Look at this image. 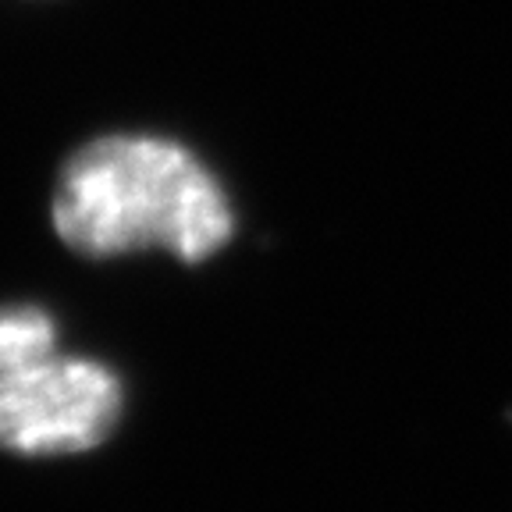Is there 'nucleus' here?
<instances>
[{
  "instance_id": "nucleus-1",
  "label": "nucleus",
  "mask_w": 512,
  "mask_h": 512,
  "mask_svg": "<svg viewBox=\"0 0 512 512\" xmlns=\"http://www.w3.org/2000/svg\"><path fill=\"white\" fill-rule=\"evenodd\" d=\"M50 217L57 239L86 260L164 253L189 267L221 253L239 224L221 178L189 146L143 132L75 150Z\"/></svg>"
},
{
  "instance_id": "nucleus-2",
  "label": "nucleus",
  "mask_w": 512,
  "mask_h": 512,
  "mask_svg": "<svg viewBox=\"0 0 512 512\" xmlns=\"http://www.w3.org/2000/svg\"><path fill=\"white\" fill-rule=\"evenodd\" d=\"M125 384L104 360L64 349L47 306H0V452L82 456L121 424Z\"/></svg>"
}]
</instances>
